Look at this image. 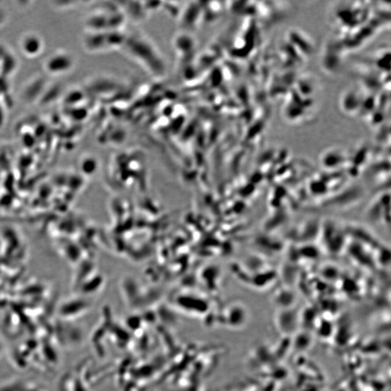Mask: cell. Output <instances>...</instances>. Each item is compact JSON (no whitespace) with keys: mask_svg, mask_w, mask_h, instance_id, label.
Here are the masks:
<instances>
[{"mask_svg":"<svg viewBox=\"0 0 391 391\" xmlns=\"http://www.w3.org/2000/svg\"><path fill=\"white\" fill-rule=\"evenodd\" d=\"M126 20L120 6L109 7L89 15L86 24L89 31H123Z\"/></svg>","mask_w":391,"mask_h":391,"instance_id":"obj_3","label":"cell"},{"mask_svg":"<svg viewBox=\"0 0 391 391\" xmlns=\"http://www.w3.org/2000/svg\"><path fill=\"white\" fill-rule=\"evenodd\" d=\"M75 65V60L70 53L60 51L53 54L45 61L44 69L50 75L59 76L70 71Z\"/></svg>","mask_w":391,"mask_h":391,"instance_id":"obj_4","label":"cell"},{"mask_svg":"<svg viewBox=\"0 0 391 391\" xmlns=\"http://www.w3.org/2000/svg\"><path fill=\"white\" fill-rule=\"evenodd\" d=\"M120 50L155 77L165 76L166 65L164 59L153 41L146 36L138 32L126 33Z\"/></svg>","mask_w":391,"mask_h":391,"instance_id":"obj_1","label":"cell"},{"mask_svg":"<svg viewBox=\"0 0 391 391\" xmlns=\"http://www.w3.org/2000/svg\"><path fill=\"white\" fill-rule=\"evenodd\" d=\"M126 32L123 31H89L85 36V48L91 53H105L120 50Z\"/></svg>","mask_w":391,"mask_h":391,"instance_id":"obj_2","label":"cell"},{"mask_svg":"<svg viewBox=\"0 0 391 391\" xmlns=\"http://www.w3.org/2000/svg\"><path fill=\"white\" fill-rule=\"evenodd\" d=\"M44 47V41L35 33H28L20 39V49L28 58L39 56Z\"/></svg>","mask_w":391,"mask_h":391,"instance_id":"obj_5","label":"cell"}]
</instances>
